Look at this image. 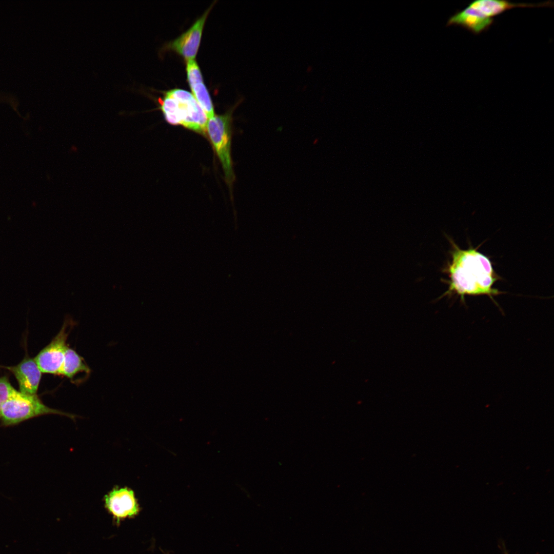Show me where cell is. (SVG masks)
<instances>
[{"label": "cell", "mask_w": 554, "mask_h": 554, "mask_svg": "<svg viewBox=\"0 0 554 554\" xmlns=\"http://www.w3.org/2000/svg\"><path fill=\"white\" fill-rule=\"evenodd\" d=\"M5 96H4V95H0V100L4 99V98L5 99Z\"/></svg>", "instance_id": "4fadbf2b"}, {"label": "cell", "mask_w": 554, "mask_h": 554, "mask_svg": "<svg viewBox=\"0 0 554 554\" xmlns=\"http://www.w3.org/2000/svg\"><path fill=\"white\" fill-rule=\"evenodd\" d=\"M231 113L214 115L208 119L206 132L222 164L226 182L230 184L233 179L230 155Z\"/></svg>", "instance_id": "5b68a950"}, {"label": "cell", "mask_w": 554, "mask_h": 554, "mask_svg": "<svg viewBox=\"0 0 554 554\" xmlns=\"http://www.w3.org/2000/svg\"><path fill=\"white\" fill-rule=\"evenodd\" d=\"M552 1L538 4L515 3L508 1L478 0L470 3L465 8L456 12L447 20L446 26H457L474 34L484 32L491 26L493 18L505 11L517 7H552Z\"/></svg>", "instance_id": "7a4b0ae2"}, {"label": "cell", "mask_w": 554, "mask_h": 554, "mask_svg": "<svg viewBox=\"0 0 554 554\" xmlns=\"http://www.w3.org/2000/svg\"><path fill=\"white\" fill-rule=\"evenodd\" d=\"M89 374L90 369L82 357L74 350L67 347L62 365L60 375L73 380L78 373Z\"/></svg>", "instance_id": "30bf717a"}, {"label": "cell", "mask_w": 554, "mask_h": 554, "mask_svg": "<svg viewBox=\"0 0 554 554\" xmlns=\"http://www.w3.org/2000/svg\"><path fill=\"white\" fill-rule=\"evenodd\" d=\"M55 414L74 419L75 416L49 407L38 395L15 390L3 405L0 419L5 425H11L43 415Z\"/></svg>", "instance_id": "277c9868"}, {"label": "cell", "mask_w": 554, "mask_h": 554, "mask_svg": "<svg viewBox=\"0 0 554 554\" xmlns=\"http://www.w3.org/2000/svg\"><path fill=\"white\" fill-rule=\"evenodd\" d=\"M209 8L186 32L170 42L167 48L175 51L187 61L194 60L200 46L206 19L210 11Z\"/></svg>", "instance_id": "ba28073f"}, {"label": "cell", "mask_w": 554, "mask_h": 554, "mask_svg": "<svg viewBox=\"0 0 554 554\" xmlns=\"http://www.w3.org/2000/svg\"><path fill=\"white\" fill-rule=\"evenodd\" d=\"M193 95L197 102L207 118L214 116V109L208 91L203 80L189 84Z\"/></svg>", "instance_id": "8fae6325"}, {"label": "cell", "mask_w": 554, "mask_h": 554, "mask_svg": "<svg viewBox=\"0 0 554 554\" xmlns=\"http://www.w3.org/2000/svg\"><path fill=\"white\" fill-rule=\"evenodd\" d=\"M160 109L168 123L204 134L207 131V117L189 92L174 89L165 92L160 98Z\"/></svg>", "instance_id": "3957f363"}, {"label": "cell", "mask_w": 554, "mask_h": 554, "mask_svg": "<svg viewBox=\"0 0 554 554\" xmlns=\"http://www.w3.org/2000/svg\"><path fill=\"white\" fill-rule=\"evenodd\" d=\"M15 390L7 376L0 377V417L3 405Z\"/></svg>", "instance_id": "7c38bea8"}, {"label": "cell", "mask_w": 554, "mask_h": 554, "mask_svg": "<svg viewBox=\"0 0 554 554\" xmlns=\"http://www.w3.org/2000/svg\"><path fill=\"white\" fill-rule=\"evenodd\" d=\"M104 500L106 508L117 521L134 517L140 511L134 492L127 487H114Z\"/></svg>", "instance_id": "52a82bcc"}, {"label": "cell", "mask_w": 554, "mask_h": 554, "mask_svg": "<svg viewBox=\"0 0 554 554\" xmlns=\"http://www.w3.org/2000/svg\"><path fill=\"white\" fill-rule=\"evenodd\" d=\"M73 323L66 320L51 342L34 358L42 373L60 375L68 347L66 341Z\"/></svg>", "instance_id": "8992f818"}, {"label": "cell", "mask_w": 554, "mask_h": 554, "mask_svg": "<svg viewBox=\"0 0 554 554\" xmlns=\"http://www.w3.org/2000/svg\"><path fill=\"white\" fill-rule=\"evenodd\" d=\"M450 243L452 260L444 270L449 278V288L444 295L454 293L464 299L466 295H487L492 299L500 294L493 288L498 278L489 258L476 249L463 250L451 239Z\"/></svg>", "instance_id": "6da1fadb"}, {"label": "cell", "mask_w": 554, "mask_h": 554, "mask_svg": "<svg viewBox=\"0 0 554 554\" xmlns=\"http://www.w3.org/2000/svg\"><path fill=\"white\" fill-rule=\"evenodd\" d=\"M3 367L14 375L20 392L27 394H36L42 372L34 359L26 355L16 365Z\"/></svg>", "instance_id": "9c48e42d"}]
</instances>
